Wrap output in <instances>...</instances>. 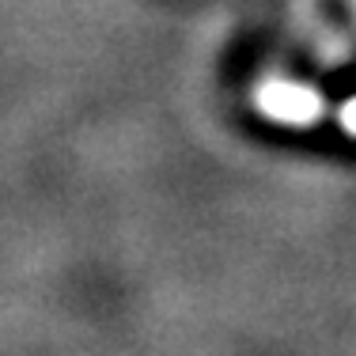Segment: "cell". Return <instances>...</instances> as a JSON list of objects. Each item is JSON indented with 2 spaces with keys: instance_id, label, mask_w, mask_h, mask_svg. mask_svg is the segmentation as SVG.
<instances>
[{
  "instance_id": "obj_1",
  "label": "cell",
  "mask_w": 356,
  "mask_h": 356,
  "mask_svg": "<svg viewBox=\"0 0 356 356\" xmlns=\"http://www.w3.org/2000/svg\"><path fill=\"white\" fill-rule=\"evenodd\" d=\"M254 110L273 125H288V129H311L326 118V99L318 88L292 76H266L254 83L250 95Z\"/></svg>"
},
{
  "instance_id": "obj_3",
  "label": "cell",
  "mask_w": 356,
  "mask_h": 356,
  "mask_svg": "<svg viewBox=\"0 0 356 356\" xmlns=\"http://www.w3.org/2000/svg\"><path fill=\"white\" fill-rule=\"evenodd\" d=\"M353 8H356V0H353Z\"/></svg>"
},
{
  "instance_id": "obj_2",
  "label": "cell",
  "mask_w": 356,
  "mask_h": 356,
  "mask_svg": "<svg viewBox=\"0 0 356 356\" xmlns=\"http://www.w3.org/2000/svg\"><path fill=\"white\" fill-rule=\"evenodd\" d=\"M337 125H341L345 137H353V140H356V95H353V99H345V103L337 106Z\"/></svg>"
}]
</instances>
